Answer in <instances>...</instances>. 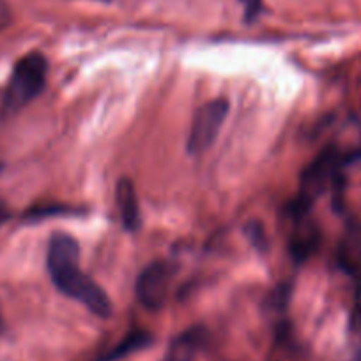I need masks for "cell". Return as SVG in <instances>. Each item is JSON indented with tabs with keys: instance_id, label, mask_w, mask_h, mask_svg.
Returning <instances> with one entry per match:
<instances>
[{
	"instance_id": "8fae6325",
	"label": "cell",
	"mask_w": 361,
	"mask_h": 361,
	"mask_svg": "<svg viewBox=\"0 0 361 361\" xmlns=\"http://www.w3.org/2000/svg\"><path fill=\"white\" fill-rule=\"evenodd\" d=\"M245 4L246 11V20H253L257 16V13L260 11V6H262V0H241Z\"/></svg>"
},
{
	"instance_id": "3957f363",
	"label": "cell",
	"mask_w": 361,
	"mask_h": 361,
	"mask_svg": "<svg viewBox=\"0 0 361 361\" xmlns=\"http://www.w3.org/2000/svg\"><path fill=\"white\" fill-rule=\"evenodd\" d=\"M228 102L224 98L213 99L197 110L188 135V154L200 156L214 144L225 119L228 116Z\"/></svg>"
},
{
	"instance_id": "9c48e42d",
	"label": "cell",
	"mask_w": 361,
	"mask_h": 361,
	"mask_svg": "<svg viewBox=\"0 0 361 361\" xmlns=\"http://www.w3.org/2000/svg\"><path fill=\"white\" fill-rule=\"evenodd\" d=\"M13 22V11L8 0H0V30L8 29Z\"/></svg>"
},
{
	"instance_id": "4fadbf2b",
	"label": "cell",
	"mask_w": 361,
	"mask_h": 361,
	"mask_svg": "<svg viewBox=\"0 0 361 361\" xmlns=\"http://www.w3.org/2000/svg\"><path fill=\"white\" fill-rule=\"evenodd\" d=\"M6 218H8V214H6V211L2 209V207H0V224H2V221H4Z\"/></svg>"
},
{
	"instance_id": "5b68a950",
	"label": "cell",
	"mask_w": 361,
	"mask_h": 361,
	"mask_svg": "<svg viewBox=\"0 0 361 361\" xmlns=\"http://www.w3.org/2000/svg\"><path fill=\"white\" fill-rule=\"evenodd\" d=\"M338 163V151L336 149H326L307 166L303 179H301V202L312 206V202L324 192L329 180L335 177Z\"/></svg>"
},
{
	"instance_id": "6da1fadb",
	"label": "cell",
	"mask_w": 361,
	"mask_h": 361,
	"mask_svg": "<svg viewBox=\"0 0 361 361\" xmlns=\"http://www.w3.org/2000/svg\"><path fill=\"white\" fill-rule=\"evenodd\" d=\"M80 245L73 235L54 234L48 245L47 266L50 271L51 282L61 293L71 300L82 303L90 314L98 317L112 315V301L105 290L80 271Z\"/></svg>"
},
{
	"instance_id": "277c9868",
	"label": "cell",
	"mask_w": 361,
	"mask_h": 361,
	"mask_svg": "<svg viewBox=\"0 0 361 361\" xmlns=\"http://www.w3.org/2000/svg\"><path fill=\"white\" fill-rule=\"evenodd\" d=\"M173 267L165 260H156L142 269L135 286V294L142 307L147 310H159L169 298Z\"/></svg>"
},
{
	"instance_id": "7c38bea8",
	"label": "cell",
	"mask_w": 361,
	"mask_h": 361,
	"mask_svg": "<svg viewBox=\"0 0 361 361\" xmlns=\"http://www.w3.org/2000/svg\"><path fill=\"white\" fill-rule=\"evenodd\" d=\"M356 301H357V307H360L361 310V280L360 283H357V289H356Z\"/></svg>"
},
{
	"instance_id": "5bb4252c",
	"label": "cell",
	"mask_w": 361,
	"mask_h": 361,
	"mask_svg": "<svg viewBox=\"0 0 361 361\" xmlns=\"http://www.w3.org/2000/svg\"><path fill=\"white\" fill-rule=\"evenodd\" d=\"M0 170H2V165H0Z\"/></svg>"
},
{
	"instance_id": "52a82bcc",
	"label": "cell",
	"mask_w": 361,
	"mask_h": 361,
	"mask_svg": "<svg viewBox=\"0 0 361 361\" xmlns=\"http://www.w3.org/2000/svg\"><path fill=\"white\" fill-rule=\"evenodd\" d=\"M204 340H206V331L202 328L188 329L170 343V349L163 361H192L197 350L202 347Z\"/></svg>"
},
{
	"instance_id": "30bf717a",
	"label": "cell",
	"mask_w": 361,
	"mask_h": 361,
	"mask_svg": "<svg viewBox=\"0 0 361 361\" xmlns=\"http://www.w3.org/2000/svg\"><path fill=\"white\" fill-rule=\"evenodd\" d=\"M248 235L257 248H264V232H262V228H260V225L250 224L248 225Z\"/></svg>"
},
{
	"instance_id": "ba28073f",
	"label": "cell",
	"mask_w": 361,
	"mask_h": 361,
	"mask_svg": "<svg viewBox=\"0 0 361 361\" xmlns=\"http://www.w3.org/2000/svg\"><path fill=\"white\" fill-rule=\"evenodd\" d=\"M151 343V335L145 331H135L131 335H128L123 342L117 347H114L106 356H103L99 361H119L123 357H126L128 354L135 353V350H140L144 347H147Z\"/></svg>"
},
{
	"instance_id": "8992f818",
	"label": "cell",
	"mask_w": 361,
	"mask_h": 361,
	"mask_svg": "<svg viewBox=\"0 0 361 361\" xmlns=\"http://www.w3.org/2000/svg\"><path fill=\"white\" fill-rule=\"evenodd\" d=\"M116 202L121 221H123V227L128 232H137L142 225V211L140 202H138L137 190H135V185L128 177H123L117 183Z\"/></svg>"
},
{
	"instance_id": "7a4b0ae2",
	"label": "cell",
	"mask_w": 361,
	"mask_h": 361,
	"mask_svg": "<svg viewBox=\"0 0 361 361\" xmlns=\"http://www.w3.org/2000/svg\"><path fill=\"white\" fill-rule=\"evenodd\" d=\"M47 59L37 51L20 59L6 89L4 105H2L4 112L15 114L34 102L43 92L44 83H47Z\"/></svg>"
}]
</instances>
